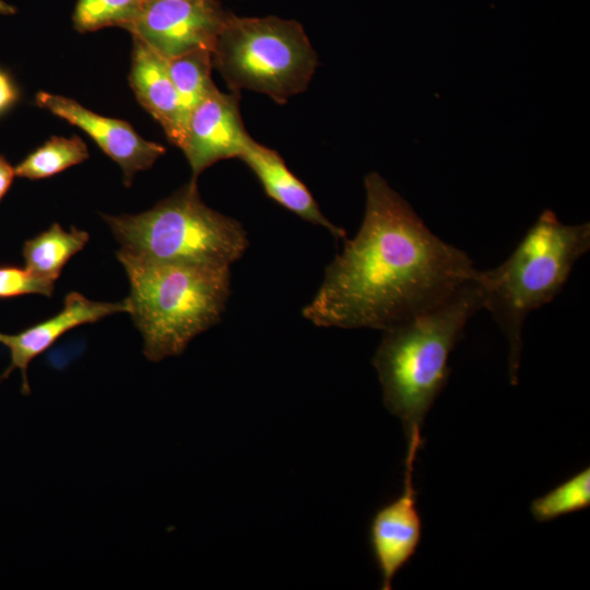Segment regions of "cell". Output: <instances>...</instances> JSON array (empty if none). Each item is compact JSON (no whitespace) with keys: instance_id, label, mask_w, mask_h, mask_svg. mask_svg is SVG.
Instances as JSON below:
<instances>
[{"instance_id":"obj_2","label":"cell","mask_w":590,"mask_h":590,"mask_svg":"<svg viewBox=\"0 0 590 590\" xmlns=\"http://www.w3.org/2000/svg\"><path fill=\"white\" fill-rule=\"evenodd\" d=\"M482 309L474 281L444 303L385 331L373 357L386 409L406 439L422 433L424 420L447 385L448 359L469 319Z\"/></svg>"},{"instance_id":"obj_23","label":"cell","mask_w":590,"mask_h":590,"mask_svg":"<svg viewBox=\"0 0 590 590\" xmlns=\"http://www.w3.org/2000/svg\"><path fill=\"white\" fill-rule=\"evenodd\" d=\"M146 1H152V0H146Z\"/></svg>"},{"instance_id":"obj_15","label":"cell","mask_w":590,"mask_h":590,"mask_svg":"<svg viewBox=\"0 0 590 590\" xmlns=\"http://www.w3.org/2000/svg\"><path fill=\"white\" fill-rule=\"evenodd\" d=\"M166 60L188 121L191 110L216 88L211 78L212 51L199 49Z\"/></svg>"},{"instance_id":"obj_1","label":"cell","mask_w":590,"mask_h":590,"mask_svg":"<svg viewBox=\"0 0 590 590\" xmlns=\"http://www.w3.org/2000/svg\"><path fill=\"white\" fill-rule=\"evenodd\" d=\"M364 185L361 227L303 309L317 327L385 331L444 303L477 274L468 255L435 235L378 173Z\"/></svg>"},{"instance_id":"obj_9","label":"cell","mask_w":590,"mask_h":590,"mask_svg":"<svg viewBox=\"0 0 590 590\" xmlns=\"http://www.w3.org/2000/svg\"><path fill=\"white\" fill-rule=\"evenodd\" d=\"M239 99V92L224 93L216 87L189 114L180 150L192 180L222 160L239 158L252 139L245 129Z\"/></svg>"},{"instance_id":"obj_20","label":"cell","mask_w":590,"mask_h":590,"mask_svg":"<svg viewBox=\"0 0 590 590\" xmlns=\"http://www.w3.org/2000/svg\"><path fill=\"white\" fill-rule=\"evenodd\" d=\"M20 99L19 88L11 75L0 68V116L10 110Z\"/></svg>"},{"instance_id":"obj_11","label":"cell","mask_w":590,"mask_h":590,"mask_svg":"<svg viewBox=\"0 0 590 590\" xmlns=\"http://www.w3.org/2000/svg\"><path fill=\"white\" fill-rule=\"evenodd\" d=\"M116 312H130L128 297L118 303H105L91 300L78 292L69 293L64 297L62 309L55 316L19 333L0 332V344L10 352V365L1 377L7 378L13 369H19L22 376V393L28 394L31 388L27 368L35 357L46 352L68 331Z\"/></svg>"},{"instance_id":"obj_5","label":"cell","mask_w":590,"mask_h":590,"mask_svg":"<svg viewBox=\"0 0 590 590\" xmlns=\"http://www.w3.org/2000/svg\"><path fill=\"white\" fill-rule=\"evenodd\" d=\"M103 219L119 252L143 261L231 268L249 246L244 225L208 206L192 179L148 211Z\"/></svg>"},{"instance_id":"obj_8","label":"cell","mask_w":590,"mask_h":590,"mask_svg":"<svg viewBox=\"0 0 590 590\" xmlns=\"http://www.w3.org/2000/svg\"><path fill=\"white\" fill-rule=\"evenodd\" d=\"M406 441L403 491L375 512L369 526L370 548L382 590L392 589L396 575L413 557L422 539V519L413 480L416 455L423 446L422 434H415Z\"/></svg>"},{"instance_id":"obj_4","label":"cell","mask_w":590,"mask_h":590,"mask_svg":"<svg viewBox=\"0 0 590 590\" xmlns=\"http://www.w3.org/2000/svg\"><path fill=\"white\" fill-rule=\"evenodd\" d=\"M130 284V315L151 362L184 353L199 334L215 326L231 294V268L151 262L121 252Z\"/></svg>"},{"instance_id":"obj_7","label":"cell","mask_w":590,"mask_h":590,"mask_svg":"<svg viewBox=\"0 0 590 590\" xmlns=\"http://www.w3.org/2000/svg\"><path fill=\"white\" fill-rule=\"evenodd\" d=\"M228 13L220 0H152L128 32L165 59L212 51Z\"/></svg>"},{"instance_id":"obj_17","label":"cell","mask_w":590,"mask_h":590,"mask_svg":"<svg viewBox=\"0 0 590 590\" xmlns=\"http://www.w3.org/2000/svg\"><path fill=\"white\" fill-rule=\"evenodd\" d=\"M590 506V468L587 467L541 497L532 500L530 511L539 522L580 511Z\"/></svg>"},{"instance_id":"obj_21","label":"cell","mask_w":590,"mask_h":590,"mask_svg":"<svg viewBox=\"0 0 590 590\" xmlns=\"http://www.w3.org/2000/svg\"><path fill=\"white\" fill-rule=\"evenodd\" d=\"M14 177V167L3 155H0V202L13 184Z\"/></svg>"},{"instance_id":"obj_19","label":"cell","mask_w":590,"mask_h":590,"mask_svg":"<svg viewBox=\"0 0 590 590\" xmlns=\"http://www.w3.org/2000/svg\"><path fill=\"white\" fill-rule=\"evenodd\" d=\"M55 282L33 273L27 268L0 266V298L38 294L50 297Z\"/></svg>"},{"instance_id":"obj_10","label":"cell","mask_w":590,"mask_h":590,"mask_svg":"<svg viewBox=\"0 0 590 590\" xmlns=\"http://www.w3.org/2000/svg\"><path fill=\"white\" fill-rule=\"evenodd\" d=\"M36 103L88 134L120 166L127 187L166 152L160 143L143 139L127 121L98 115L67 96L39 92Z\"/></svg>"},{"instance_id":"obj_14","label":"cell","mask_w":590,"mask_h":590,"mask_svg":"<svg viewBox=\"0 0 590 590\" xmlns=\"http://www.w3.org/2000/svg\"><path fill=\"white\" fill-rule=\"evenodd\" d=\"M88 239L90 235L85 231L71 226L66 232L60 224L54 223L24 243L22 256L25 268L55 282L68 261L85 247Z\"/></svg>"},{"instance_id":"obj_22","label":"cell","mask_w":590,"mask_h":590,"mask_svg":"<svg viewBox=\"0 0 590 590\" xmlns=\"http://www.w3.org/2000/svg\"><path fill=\"white\" fill-rule=\"evenodd\" d=\"M16 13V8L7 3L3 0H0V14L12 15Z\"/></svg>"},{"instance_id":"obj_3","label":"cell","mask_w":590,"mask_h":590,"mask_svg":"<svg viewBox=\"0 0 590 590\" xmlns=\"http://www.w3.org/2000/svg\"><path fill=\"white\" fill-rule=\"evenodd\" d=\"M590 248V224L567 225L543 211L498 267L477 270L482 309L488 310L509 345V376L518 382L527 316L554 299Z\"/></svg>"},{"instance_id":"obj_16","label":"cell","mask_w":590,"mask_h":590,"mask_svg":"<svg viewBox=\"0 0 590 590\" xmlns=\"http://www.w3.org/2000/svg\"><path fill=\"white\" fill-rule=\"evenodd\" d=\"M87 158L88 150L81 138L54 135L14 167L15 176L31 180L49 178Z\"/></svg>"},{"instance_id":"obj_6","label":"cell","mask_w":590,"mask_h":590,"mask_svg":"<svg viewBox=\"0 0 590 590\" xmlns=\"http://www.w3.org/2000/svg\"><path fill=\"white\" fill-rule=\"evenodd\" d=\"M212 63L231 91L249 90L285 104L307 90L318 56L295 20L229 12L212 50Z\"/></svg>"},{"instance_id":"obj_13","label":"cell","mask_w":590,"mask_h":590,"mask_svg":"<svg viewBox=\"0 0 590 590\" xmlns=\"http://www.w3.org/2000/svg\"><path fill=\"white\" fill-rule=\"evenodd\" d=\"M239 158L253 172L269 198L304 221L326 228L334 238H346L345 231L323 215L308 188L287 168L279 152L251 139Z\"/></svg>"},{"instance_id":"obj_18","label":"cell","mask_w":590,"mask_h":590,"mask_svg":"<svg viewBox=\"0 0 590 590\" xmlns=\"http://www.w3.org/2000/svg\"><path fill=\"white\" fill-rule=\"evenodd\" d=\"M146 0H76L73 26L80 33L119 26L128 31Z\"/></svg>"},{"instance_id":"obj_12","label":"cell","mask_w":590,"mask_h":590,"mask_svg":"<svg viewBox=\"0 0 590 590\" xmlns=\"http://www.w3.org/2000/svg\"><path fill=\"white\" fill-rule=\"evenodd\" d=\"M130 86L140 105L161 125L168 141L181 148L187 117L167 68V60L133 37Z\"/></svg>"}]
</instances>
